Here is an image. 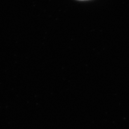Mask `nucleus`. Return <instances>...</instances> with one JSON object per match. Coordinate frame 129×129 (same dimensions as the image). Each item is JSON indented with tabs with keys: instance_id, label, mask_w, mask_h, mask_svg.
<instances>
[{
	"instance_id": "f257e3e1",
	"label": "nucleus",
	"mask_w": 129,
	"mask_h": 129,
	"mask_svg": "<svg viewBox=\"0 0 129 129\" xmlns=\"http://www.w3.org/2000/svg\"><path fill=\"white\" fill-rule=\"evenodd\" d=\"M80 1H86V0H80Z\"/></svg>"
}]
</instances>
